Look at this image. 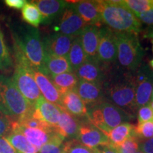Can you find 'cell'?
<instances>
[{"mask_svg":"<svg viewBox=\"0 0 153 153\" xmlns=\"http://www.w3.org/2000/svg\"><path fill=\"white\" fill-rule=\"evenodd\" d=\"M0 153H19L5 137H0Z\"/></svg>","mask_w":153,"mask_h":153,"instance_id":"38","label":"cell"},{"mask_svg":"<svg viewBox=\"0 0 153 153\" xmlns=\"http://www.w3.org/2000/svg\"><path fill=\"white\" fill-rule=\"evenodd\" d=\"M12 120L0 112V137H5L12 129Z\"/></svg>","mask_w":153,"mask_h":153,"instance_id":"36","label":"cell"},{"mask_svg":"<svg viewBox=\"0 0 153 153\" xmlns=\"http://www.w3.org/2000/svg\"><path fill=\"white\" fill-rule=\"evenodd\" d=\"M65 139L61 137L58 133L53 136L49 142L43 145L40 149L39 153H65L64 151Z\"/></svg>","mask_w":153,"mask_h":153,"instance_id":"31","label":"cell"},{"mask_svg":"<svg viewBox=\"0 0 153 153\" xmlns=\"http://www.w3.org/2000/svg\"><path fill=\"white\" fill-rule=\"evenodd\" d=\"M117 45V62L130 72H136L144 56L138 36L133 33H115Z\"/></svg>","mask_w":153,"mask_h":153,"instance_id":"6","label":"cell"},{"mask_svg":"<svg viewBox=\"0 0 153 153\" xmlns=\"http://www.w3.org/2000/svg\"><path fill=\"white\" fill-rule=\"evenodd\" d=\"M101 26H87L79 34L84 51L89 59H97Z\"/></svg>","mask_w":153,"mask_h":153,"instance_id":"21","label":"cell"},{"mask_svg":"<svg viewBox=\"0 0 153 153\" xmlns=\"http://www.w3.org/2000/svg\"><path fill=\"white\" fill-rule=\"evenodd\" d=\"M96 153H117L110 146V144L108 145H103L98 148L94 149Z\"/></svg>","mask_w":153,"mask_h":153,"instance_id":"41","label":"cell"},{"mask_svg":"<svg viewBox=\"0 0 153 153\" xmlns=\"http://www.w3.org/2000/svg\"><path fill=\"white\" fill-rule=\"evenodd\" d=\"M5 137L19 153H38V149L16 128L11 129Z\"/></svg>","mask_w":153,"mask_h":153,"instance_id":"25","label":"cell"},{"mask_svg":"<svg viewBox=\"0 0 153 153\" xmlns=\"http://www.w3.org/2000/svg\"><path fill=\"white\" fill-rule=\"evenodd\" d=\"M11 32L14 41V60L19 63H28L32 68L41 70L45 53L38 28L17 25L12 26Z\"/></svg>","mask_w":153,"mask_h":153,"instance_id":"2","label":"cell"},{"mask_svg":"<svg viewBox=\"0 0 153 153\" xmlns=\"http://www.w3.org/2000/svg\"><path fill=\"white\" fill-rule=\"evenodd\" d=\"M31 72L43 98L49 102L60 106L61 95L48 76L36 69L31 68Z\"/></svg>","mask_w":153,"mask_h":153,"instance_id":"19","label":"cell"},{"mask_svg":"<svg viewBox=\"0 0 153 153\" xmlns=\"http://www.w3.org/2000/svg\"><path fill=\"white\" fill-rule=\"evenodd\" d=\"M97 59L103 65H110L117 62V45L116 33L106 26L101 27Z\"/></svg>","mask_w":153,"mask_h":153,"instance_id":"9","label":"cell"},{"mask_svg":"<svg viewBox=\"0 0 153 153\" xmlns=\"http://www.w3.org/2000/svg\"><path fill=\"white\" fill-rule=\"evenodd\" d=\"M49 78L61 96L74 90L79 81L74 72H65L50 76Z\"/></svg>","mask_w":153,"mask_h":153,"instance_id":"24","label":"cell"},{"mask_svg":"<svg viewBox=\"0 0 153 153\" xmlns=\"http://www.w3.org/2000/svg\"><path fill=\"white\" fill-rule=\"evenodd\" d=\"M68 58L73 72H75L88 59L87 55H86L82 47L79 36L74 38L70 52L68 53Z\"/></svg>","mask_w":153,"mask_h":153,"instance_id":"26","label":"cell"},{"mask_svg":"<svg viewBox=\"0 0 153 153\" xmlns=\"http://www.w3.org/2000/svg\"><path fill=\"white\" fill-rule=\"evenodd\" d=\"M70 3L87 26H101L102 22L98 1H79L73 3L70 1Z\"/></svg>","mask_w":153,"mask_h":153,"instance_id":"14","label":"cell"},{"mask_svg":"<svg viewBox=\"0 0 153 153\" xmlns=\"http://www.w3.org/2000/svg\"><path fill=\"white\" fill-rule=\"evenodd\" d=\"M148 121H153V109L151 108L150 104L140 107L137 111L138 123Z\"/></svg>","mask_w":153,"mask_h":153,"instance_id":"35","label":"cell"},{"mask_svg":"<svg viewBox=\"0 0 153 153\" xmlns=\"http://www.w3.org/2000/svg\"><path fill=\"white\" fill-rule=\"evenodd\" d=\"M33 2L41 13L43 24H51L60 17L69 4V1L62 0H38Z\"/></svg>","mask_w":153,"mask_h":153,"instance_id":"17","label":"cell"},{"mask_svg":"<svg viewBox=\"0 0 153 153\" xmlns=\"http://www.w3.org/2000/svg\"><path fill=\"white\" fill-rule=\"evenodd\" d=\"M134 126L128 122L120 124L106 134L110 141V145L116 146L123 143L133 134Z\"/></svg>","mask_w":153,"mask_h":153,"instance_id":"27","label":"cell"},{"mask_svg":"<svg viewBox=\"0 0 153 153\" xmlns=\"http://www.w3.org/2000/svg\"><path fill=\"white\" fill-rule=\"evenodd\" d=\"M101 22L115 33L138 34L142 24L133 13L119 4V1H98Z\"/></svg>","mask_w":153,"mask_h":153,"instance_id":"3","label":"cell"},{"mask_svg":"<svg viewBox=\"0 0 153 153\" xmlns=\"http://www.w3.org/2000/svg\"><path fill=\"white\" fill-rule=\"evenodd\" d=\"M86 26L87 25L74 10L69 1L68 6L60 16V20L57 24V30L55 32L75 38L79 36Z\"/></svg>","mask_w":153,"mask_h":153,"instance_id":"10","label":"cell"},{"mask_svg":"<svg viewBox=\"0 0 153 153\" xmlns=\"http://www.w3.org/2000/svg\"><path fill=\"white\" fill-rule=\"evenodd\" d=\"M132 117L128 113L105 100L87 107V119L105 135Z\"/></svg>","mask_w":153,"mask_h":153,"instance_id":"5","label":"cell"},{"mask_svg":"<svg viewBox=\"0 0 153 153\" xmlns=\"http://www.w3.org/2000/svg\"><path fill=\"white\" fill-rule=\"evenodd\" d=\"M149 65H150V66L153 69V58L152 60H150V62H149Z\"/></svg>","mask_w":153,"mask_h":153,"instance_id":"43","label":"cell"},{"mask_svg":"<svg viewBox=\"0 0 153 153\" xmlns=\"http://www.w3.org/2000/svg\"><path fill=\"white\" fill-rule=\"evenodd\" d=\"M136 88L135 107L137 110L143 106L150 104L153 90V72L147 65L140 67L135 72Z\"/></svg>","mask_w":153,"mask_h":153,"instance_id":"8","label":"cell"},{"mask_svg":"<svg viewBox=\"0 0 153 153\" xmlns=\"http://www.w3.org/2000/svg\"><path fill=\"white\" fill-rule=\"evenodd\" d=\"M135 153H144V152H142V151H140V150H137V152H135Z\"/></svg>","mask_w":153,"mask_h":153,"instance_id":"46","label":"cell"},{"mask_svg":"<svg viewBox=\"0 0 153 153\" xmlns=\"http://www.w3.org/2000/svg\"><path fill=\"white\" fill-rule=\"evenodd\" d=\"M40 71L48 77L65 72H73L68 57L45 55L43 65Z\"/></svg>","mask_w":153,"mask_h":153,"instance_id":"22","label":"cell"},{"mask_svg":"<svg viewBox=\"0 0 153 153\" xmlns=\"http://www.w3.org/2000/svg\"><path fill=\"white\" fill-rule=\"evenodd\" d=\"M109 70L110 68L103 65L98 59L88 58L74 72L80 80L103 84Z\"/></svg>","mask_w":153,"mask_h":153,"instance_id":"13","label":"cell"},{"mask_svg":"<svg viewBox=\"0 0 153 153\" xmlns=\"http://www.w3.org/2000/svg\"><path fill=\"white\" fill-rule=\"evenodd\" d=\"M12 128H16L20 131L38 151L43 145L49 142L57 133L54 128L49 130L30 128L19 126L16 122L12 123Z\"/></svg>","mask_w":153,"mask_h":153,"instance_id":"18","label":"cell"},{"mask_svg":"<svg viewBox=\"0 0 153 153\" xmlns=\"http://www.w3.org/2000/svg\"><path fill=\"white\" fill-rule=\"evenodd\" d=\"M4 3L9 8L19 10L22 9L24 5L27 3V1L26 0H5L4 1Z\"/></svg>","mask_w":153,"mask_h":153,"instance_id":"40","label":"cell"},{"mask_svg":"<svg viewBox=\"0 0 153 153\" xmlns=\"http://www.w3.org/2000/svg\"><path fill=\"white\" fill-rule=\"evenodd\" d=\"M14 69V61L9 52L4 39L3 31L0 26V72L11 73Z\"/></svg>","mask_w":153,"mask_h":153,"instance_id":"28","label":"cell"},{"mask_svg":"<svg viewBox=\"0 0 153 153\" xmlns=\"http://www.w3.org/2000/svg\"><path fill=\"white\" fill-rule=\"evenodd\" d=\"M61 110L62 108L60 106L46 101L43 96H41L34 106V113L36 116L53 128L59 123Z\"/></svg>","mask_w":153,"mask_h":153,"instance_id":"16","label":"cell"},{"mask_svg":"<svg viewBox=\"0 0 153 153\" xmlns=\"http://www.w3.org/2000/svg\"><path fill=\"white\" fill-rule=\"evenodd\" d=\"M140 140L134 134L123 143L116 146H110L117 153H135L139 149Z\"/></svg>","mask_w":153,"mask_h":153,"instance_id":"32","label":"cell"},{"mask_svg":"<svg viewBox=\"0 0 153 153\" xmlns=\"http://www.w3.org/2000/svg\"><path fill=\"white\" fill-rule=\"evenodd\" d=\"M31 68L14 63L11 79L23 97L30 105L34 106L42 95L34 79Z\"/></svg>","mask_w":153,"mask_h":153,"instance_id":"7","label":"cell"},{"mask_svg":"<svg viewBox=\"0 0 153 153\" xmlns=\"http://www.w3.org/2000/svg\"><path fill=\"white\" fill-rule=\"evenodd\" d=\"M119 4L135 15L148 11L153 7V0H123L119 1Z\"/></svg>","mask_w":153,"mask_h":153,"instance_id":"30","label":"cell"},{"mask_svg":"<svg viewBox=\"0 0 153 153\" xmlns=\"http://www.w3.org/2000/svg\"><path fill=\"white\" fill-rule=\"evenodd\" d=\"M74 38L58 32L45 36L42 39L44 53L54 56L68 57Z\"/></svg>","mask_w":153,"mask_h":153,"instance_id":"11","label":"cell"},{"mask_svg":"<svg viewBox=\"0 0 153 153\" xmlns=\"http://www.w3.org/2000/svg\"><path fill=\"white\" fill-rule=\"evenodd\" d=\"M76 139L82 145L90 149L110 144L106 135L91 124L89 120L87 122H82L80 124Z\"/></svg>","mask_w":153,"mask_h":153,"instance_id":"12","label":"cell"},{"mask_svg":"<svg viewBox=\"0 0 153 153\" xmlns=\"http://www.w3.org/2000/svg\"><path fill=\"white\" fill-rule=\"evenodd\" d=\"M144 36L145 38H150V39L153 41V26H150V27L146 30V31L145 32Z\"/></svg>","mask_w":153,"mask_h":153,"instance_id":"42","label":"cell"},{"mask_svg":"<svg viewBox=\"0 0 153 153\" xmlns=\"http://www.w3.org/2000/svg\"><path fill=\"white\" fill-rule=\"evenodd\" d=\"M140 23L148 25L149 26H153V7L148 11L135 15Z\"/></svg>","mask_w":153,"mask_h":153,"instance_id":"37","label":"cell"},{"mask_svg":"<svg viewBox=\"0 0 153 153\" xmlns=\"http://www.w3.org/2000/svg\"><path fill=\"white\" fill-rule=\"evenodd\" d=\"M102 86L104 100L116 105L133 116L136 111L135 72L110 69Z\"/></svg>","mask_w":153,"mask_h":153,"instance_id":"1","label":"cell"},{"mask_svg":"<svg viewBox=\"0 0 153 153\" xmlns=\"http://www.w3.org/2000/svg\"><path fill=\"white\" fill-rule=\"evenodd\" d=\"M74 91L84 101L87 107L104 100L102 84L79 79Z\"/></svg>","mask_w":153,"mask_h":153,"instance_id":"15","label":"cell"},{"mask_svg":"<svg viewBox=\"0 0 153 153\" xmlns=\"http://www.w3.org/2000/svg\"><path fill=\"white\" fill-rule=\"evenodd\" d=\"M150 106H151V108H152V109H153V101H151V102H150Z\"/></svg>","mask_w":153,"mask_h":153,"instance_id":"44","label":"cell"},{"mask_svg":"<svg viewBox=\"0 0 153 153\" xmlns=\"http://www.w3.org/2000/svg\"><path fill=\"white\" fill-rule=\"evenodd\" d=\"M81 123L79 118L72 116L62 108L59 123L54 129L65 140H70L76 138Z\"/></svg>","mask_w":153,"mask_h":153,"instance_id":"20","label":"cell"},{"mask_svg":"<svg viewBox=\"0 0 153 153\" xmlns=\"http://www.w3.org/2000/svg\"><path fill=\"white\" fill-rule=\"evenodd\" d=\"M63 148L65 153H96L94 149L87 148L76 139L65 141Z\"/></svg>","mask_w":153,"mask_h":153,"instance_id":"34","label":"cell"},{"mask_svg":"<svg viewBox=\"0 0 153 153\" xmlns=\"http://www.w3.org/2000/svg\"><path fill=\"white\" fill-rule=\"evenodd\" d=\"M152 52H153V41H152Z\"/></svg>","mask_w":153,"mask_h":153,"instance_id":"47","label":"cell"},{"mask_svg":"<svg viewBox=\"0 0 153 153\" xmlns=\"http://www.w3.org/2000/svg\"><path fill=\"white\" fill-rule=\"evenodd\" d=\"M139 149L144 153H153V137L140 141Z\"/></svg>","mask_w":153,"mask_h":153,"instance_id":"39","label":"cell"},{"mask_svg":"<svg viewBox=\"0 0 153 153\" xmlns=\"http://www.w3.org/2000/svg\"><path fill=\"white\" fill-rule=\"evenodd\" d=\"M22 17L26 24L30 26L37 28L43 22V16L33 1L28 2L24 5L22 9Z\"/></svg>","mask_w":153,"mask_h":153,"instance_id":"29","label":"cell"},{"mask_svg":"<svg viewBox=\"0 0 153 153\" xmlns=\"http://www.w3.org/2000/svg\"><path fill=\"white\" fill-rule=\"evenodd\" d=\"M60 106L75 117H87V107L74 89L61 96Z\"/></svg>","mask_w":153,"mask_h":153,"instance_id":"23","label":"cell"},{"mask_svg":"<svg viewBox=\"0 0 153 153\" xmlns=\"http://www.w3.org/2000/svg\"><path fill=\"white\" fill-rule=\"evenodd\" d=\"M33 108L18 90L12 79L0 74V112L16 122L30 114Z\"/></svg>","mask_w":153,"mask_h":153,"instance_id":"4","label":"cell"},{"mask_svg":"<svg viewBox=\"0 0 153 153\" xmlns=\"http://www.w3.org/2000/svg\"><path fill=\"white\" fill-rule=\"evenodd\" d=\"M133 134L141 140H145L153 137V121L144 122L134 126Z\"/></svg>","mask_w":153,"mask_h":153,"instance_id":"33","label":"cell"},{"mask_svg":"<svg viewBox=\"0 0 153 153\" xmlns=\"http://www.w3.org/2000/svg\"><path fill=\"white\" fill-rule=\"evenodd\" d=\"M153 101V90H152V96H151V100H150V102L151 101Z\"/></svg>","mask_w":153,"mask_h":153,"instance_id":"45","label":"cell"}]
</instances>
